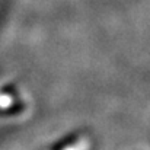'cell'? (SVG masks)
Returning a JSON list of instances; mask_svg holds the SVG:
<instances>
[{
	"instance_id": "cell-1",
	"label": "cell",
	"mask_w": 150,
	"mask_h": 150,
	"mask_svg": "<svg viewBox=\"0 0 150 150\" xmlns=\"http://www.w3.org/2000/svg\"><path fill=\"white\" fill-rule=\"evenodd\" d=\"M80 140V134L79 133H71L69 136H64L63 139H60L57 143H54L51 146V150H66L70 149L73 144H76Z\"/></svg>"
},
{
	"instance_id": "cell-3",
	"label": "cell",
	"mask_w": 150,
	"mask_h": 150,
	"mask_svg": "<svg viewBox=\"0 0 150 150\" xmlns=\"http://www.w3.org/2000/svg\"><path fill=\"white\" fill-rule=\"evenodd\" d=\"M0 95H15V86L13 85H7V86H4L1 91H0Z\"/></svg>"
},
{
	"instance_id": "cell-2",
	"label": "cell",
	"mask_w": 150,
	"mask_h": 150,
	"mask_svg": "<svg viewBox=\"0 0 150 150\" xmlns=\"http://www.w3.org/2000/svg\"><path fill=\"white\" fill-rule=\"evenodd\" d=\"M23 103H15L12 106H7V108H0V117H6V115H13V114H18L21 109H23Z\"/></svg>"
}]
</instances>
